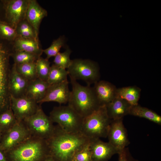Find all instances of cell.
<instances>
[{
    "label": "cell",
    "mask_w": 161,
    "mask_h": 161,
    "mask_svg": "<svg viewBox=\"0 0 161 161\" xmlns=\"http://www.w3.org/2000/svg\"><path fill=\"white\" fill-rule=\"evenodd\" d=\"M4 152L7 161H44L49 155L46 140L32 136Z\"/></svg>",
    "instance_id": "cell-2"
},
{
    "label": "cell",
    "mask_w": 161,
    "mask_h": 161,
    "mask_svg": "<svg viewBox=\"0 0 161 161\" xmlns=\"http://www.w3.org/2000/svg\"><path fill=\"white\" fill-rule=\"evenodd\" d=\"M49 117L53 123L67 132H80L83 118L68 105L54 107Z\"/></svg>",
    "instance_id": "cell-5"
},
{
    "label": "cell",
    "mask_w": 161,
    "mask_h": 161,
    "mask_svg": "<svg viewBox=\"0 0 161 161\" xmlns=\"http://www.w3.org/2000/svg\"><path fill=\"white\" fill-rule=\"evenodd\" d=\"M71 161H75V160H71Z\"/></svg>",
    "instance_id": "cell-38"
},
{
    "label": "cell",
    "mask_w": 161,
    "mask_h": 161,
    "mask_svg": "<svg viewBox=\"0 0 161 161\" xmlns=\"http://www.w3.org/2000/svg\"><path fill=\"white\" fill-rule=\"evenodd\" d=\"M72 86L68 105L83 118L89 115L101 106L93 88L83 86L77 80L70 78Z\"/></svg>",
    "instance_id": "cell-3"
},
{
    "label": "cell",
    "mask_w": 161,
    "mask_h": 161,
    "mask_svg": "<svg viewBox=\"0 0 161 161\" xmlns=\"http://www.w3.org/2000/svg\"><path fill=\"white\" fill-rule=\"evenodd\" d=\"M15 51H23L41 56L43 49L40 47L38 40L18 36L14 41Z\"/></svg>",
    "instance_id": "cell-20"
},
{
    "label": "cell",
    "mask_w": 161,
    "mask_h": 161,
    "mask_svg": "<svg viewBox=\"0 0 161 161\" xmlns=\"http://www.w3.org/2000/svg\"><path fill=\"white\" fill-rule=\"evenodd\" d=\"M90 146L92 161H108L113 155L118 154L109 143L104 142L100 138L90 139Z\"/></svg>",
    "instance_id": "cell-14"
},
{
    "label": "cell",
    "mask_w": 161,
    "mask_h": 161,
    "mask_svg": "<svg viewBox=\"0 0 161 161\" xmlns=\"http://www.w3.org/2000/svg\"><path fill=\"white\" fill-rule=\"evenodd\" d=\"M49 85L38 78L29 82L25 95L39 103L44 98Z\"/></svg>",
    "instance_id": "cell-19"
},
{
    "label": "cell",
    "mask_w": 161,
    "mask_h": 161,
    "mask_svg": "<svg viewBox=\"0 0 161 161\" xmlns=\"http://www.w3.org/2000/svg\"><path fill=\"white\" fill-rule=\"evenodd\" d=\"M141 90L136 86H130L117 89L116 97L125 100L132 106L138 104Z\"/></svg>",
    "instance_id": "cell-21"
},
{
    "label": "cell",
    "mask_w": 161,
    "mask_h": 161,
    "mask_svg": "<svg viewBox=\"0 0 161 161\" xmlns=\"http://www.w3.org/2000/svg\"><path fill=\"white\" fill-rule=\"evenodd\" d=\"M90 140L81 132H68L57 125L52 135L46 140L49 155L54 161H71Z\"/></svg>",
    "instance_id": "cell-1"
},
{
    "label": "cell",
    "mask_w": 161,
    "mask_h": 161,
    "mask_svg": "<svg viewBox=\"0 0 161 161\" xmlns=\"http://www.w3.org/2000/svg\"><path fill=\"white\" fill-rule=\"evenodd\" d=\"M129 114L143 118L157 124H161V116L147 108L137 105L132 106Z\"/></svg>",
    "instance_id": "cell-22"
},
{
    "label": "cell",
    "mask_w": 161,
    "mask_h": 161,
    "mask_svg": "<svg viewBox=\"0 0 161 161\" xmlns=\"http://www.w3.org/2000/svg\"><path fill=\"white\" fill-rule=\"evenodd\" d=\"M10 53L3 43L0 42V114L10 108L9 89Z\"/></svg>",
    "instance_id": "cell-8"
},
{
    "label": "cell",
    "mask_w": 161,
    "mask_h": 161,
    "mask_svg": "<svg viewBox=\"0 0 161 161\" xmlns=\"http://www.w3.org/2000/svg\"><path fill=\"white\" fill-rule=\"evenodd\" d=\"M18 122L10 108L0 114V131L3 133Z\"/></svg>",
    "instance_id": "cell-24"
},
{
    "label": "cell",
    "mask_w": 161,
    "mask_h": 161,
    "mask_svg": "<svg viewBox=\"0 0 161 161\" xmlns=\"http://www.w3.org/2000/svg\"><path fill=\"white\" fill-rule=\"evenodd\" d=\"M16 29L6 21L0 19V38L14 41L18 36Z\"/></svg>",
    "instance_id": "cell-29"
},
{
    "label": "cell",
    "mask_w": 161,
    "mask_h": 161,
    "mask_svg": "<svg viewBox=\"0 0 161 161\" xmlns=\"http://www.w3.org/2000/svg\"><path fill=\"white\" fill-rule=\"evenodd\" d=\"M29 81L17 71L16 64H13L10 69L9 89L10 96L18 98L25 95Z\"/></svg>",
    "instance_id": "cell-15"
},
{
    "label": "cell",
    "mask_w": 161,
    "mask_h": 161,
    "mask_svg": "<svg viewBox=\"0 0 161 161\" xmlns=\"http://www.w3.org/2000/svg\"><path fill=\"white\" fill-rule=\"evenodd\" d=\"M65 42L64 37H60L54 40L48 48L43 49V52L47 55L46 58L49 60L52 57H55L59 52L60 49L64 46Z\"/></svg>",
    "instance_id": "cell-31"
},
{
    "label": "cell",
    "mask_w": 161,
    "mask_h": 161,
    "mask_svg": "<svg viewBox=\"0 0 161 161\" xmlns=\"http://www.w3.org/2000/svg\"><path fill=\"white\" fill-rule=\"evenodd\" d=\"M67 80L61 83L49 85L44 98L39 102H55L60 104L68 103L71 91Z\"/></svg>",
    "instance_id": "cell-13"
},
{
    "label": "cell",
    "mask_w": 161,
    "mask_h": 161,
    "mask_svg": "<svg viewBox=\"0 0 161 161\" xmlns=\"http://www.w3.org/2000/svg\"><path fill=\"white\" fill-rule=\"evenodd\" d=\"M0 161H7L4 153L0 148Z\"/></svg>",
    "instance_id": "cell-34"
},
{
    "label": "cell",
    "mask_w": 161,
    "mask_h": 161,
    "mask_svg": "<svg viewBox=\"0 0 161 161\" xmlns=\"http://www.w3.org/2000/svg\"><path fill=\"white\" fill-rule=\"evenodd\" d=\"M38 104L25 95L18 98L10 96V108L18 122L23 121L35 114L39 106Z\"/></svg>",
    "instance_id": "cell-11"
},
{
    "label": "cell",
    "mask_w": 161,
    "mask_h": 161,
    "mask_svg": "<svg viewBox=\"0 0 161 161\" xmlns=\"http://www.w3.org/2000/svg\"><path fill=\"white\" fill-rule=\"evenodd\" d=\"M70 78L84 81L88 85L95 83L100 77L99 67L96 62L89 59H75L67 70Z\"/></svg>",
    "instance_id": "cell-6"
},
{
    "label": "cell",
    "mask_w": 161,
    "mask_h": 161,
    "mask_svg": "<svg viewBox=\"0 0 161 161\" xmlns=\"http://www.w3.org/2000/svg\"><path fill=\"white\" fill-rule=\"evenodd\" d=\"M16 69L18 72L29 81L38 78L35 62L16 64Z\"/></svg>",
    "instance_id": "cell-25"
},
{
    "label": "cell",
    "mask_w": 161,
    "mask_h": 161,
    "mask_svg": "<svg viewBox=\"0 0 161 161\" xmlns=\"http://www.w3.org/2000/svg\"><path fill=\"white\" fill-rule=\"evenodd\" d=\"M16 65L35 62L40 57L37 55L25 51H14L10 53Z\"/></svg>",
    "instance_id": "cell-27"
},
{
    "label": "cell",
    "mask_w": 161,
    "mask_h": 161,
    "mask_svg": "<svg viewBox=\"0 0 161 161\" xmlns=\"http://www.w3.org/2000/svg\"><path fill=\"white\" fill-rule=\"evenodd\" d=\"M44 161H54L53 158L49 155L47 157Z\"/></svg>",
    "instance_id": "cell-35"
},
{
    "label": "cell",
    "mask_w": 161,
    "mask_h": 161,
    "mask_svg": "<svg viewBox=\"0 0 161 161\" xmlns=\"http://www.w3.org/2000/svg\"><path fill=\"white\" fill-rule=\"evenodd\" d=\"M106 106L109 118L116 120L123 119L125 116L129 114L132 105L125 100L116 96Z\"/></svg>",
    "instance_id": "cell-18"
},
{
    "label": "cell",
    "mask_w": 161,
    "mask_h": 161,
    "mask_svg": "<svg viewBox=\"0 0 161 161\" xmlns=\"http://www.w3.org/2000/svg\"><path fill=\"white\" fill-rule=\"evenodd\" d=\"M23 121L31 136L46 140L52 135L55 129L53 123L40 105L35 114Z\"/></svg>",
    "instance_id": "cell-7"
},
{
    "label": "cell",
    "mask_w": 161,
    "mask_h": 161,
    "mask_svg": "<svg viewBox=\"0 0 161 161\" xmlns=\"http://www.w3.org/2000/svg\"><path fill=\"white\" fill-rule=\"evenodd\" d=\"M111 121L106 106H101L83 118L80 132L90 139L106 138Z\"/></svg>",
    "instance_id": "cell-4"
},
{
    "label": "cell",
    "mask_w": 161,
    "mask_h": 161,
    "mask_svg": "<svg viewBox=\"0 0 161 161\" xmlns=\"http://www.w3.org/2000/svg\"><path fill=\"white\" fill-rule=\"evenodd\" d=\"M68 73L66 69L53 64L50 67L47 82L49 85L57 84L67 80Z\"/></svg>",
    "instance_id": "cell-23"
},
{
    "label": "cell",
    "mask_w": 161,
    "mask_h": 161,
    "mask_svg": "<svg viewBox=\"0 0 161 161\" xmlns=\"http://www.w3.org/2000/svg\"><path fill=\"white\" fill-rule=\"evenodd\" d=\"M3 8L2 5V3H1V2L0 3V11H1V8Z\"/></svg>",
    "instance_id": "cell-36"
},
{
    "label": "cell",
    "mask_w": 161,
    "mask_h": 161,
    "mask_svg": "<svg viewBox=\"0 0 161 161\" xmlns=\"http://www.w3.org/2000/svg\"><path fill=\"white\" fill-rule=\"evenodd\" d=\"M71 53V50L68 48L64 52H59L54 57V64L60 67L67 69L72 63V60L70 58Z\"/></svg>",
    "instance_id": "cell-30"
},
{
    "label": "cell",
    "mask_w": 161,
    "mask_h": 161,
    "mask_svg": "<svg viewBox=\"0 0 161 161\" xmlns=\"http://www.w3.org/2000/svg\"><path fill=\"white\" fill-rule=\"evenodd\" d=\"M118 161H137L130 154L128 148L126 147L119 152Z\"/></svg>",
    "instance_id": "cell-33"
},
{
    "label": "cell",
    "mask_w": 161,
    "mask_h": 161,
    "mask_svg": "<svg viewBox=\"0 0 161 161\" xmlns=\"http://www.w3.org/2000/svg\"><path fill=\"white\" fill-rule=\"evenodd\" d=\"M123 119L111 120L107 136L108 142L116 149L118 153L130 143Z\"/></svg>",
    "instance_id": "cell-12"
},
{
    "label": "cell",
    "mask_w": 161,
    "mask_h": 161,
    "mask_svg": "<svg viewBox=\"0 0 161 161\" xmlns=\"http://www.w3.org/2000/svg\"><path fill=\"white\" fill-rule=\"evenodd\" d=\"M90 141L76 153L73 160L76 161H92Z\"/></svg>",
    "instance_id": "cell-32"
},
{
    "label": "cell",
    "mask_w": 161,
    "mask_h": 161,
    "mask_svg": "<svg viewBox=\"0 0 161 161\" xmlns=\"http://www.w3.org/2000/svg\"><path fill=\"white\" fill-rule=\"evenodd\" d=\"M29 0H1L6 22L15 29L18 23L26 19Z\"/></svg>",
    "instance_id": "cell-10"
},
{
    "label": "cell",
    "mask_w": 161,
    "mask_h": 161,
    "mask_svg": "<svg viewBox=\"0 0 161 161\" xmlns=\"http://www.w3.org/2000/svg\"><path fill=\"white\" fill-rule=\"evenodd\" d=\"M35 64L37 78L47 81L51 67L49 60L40 57L36 61Z\"/></svg>",
    "instance_id": "cell-28"
},
{
    "label": "cell",
    "mask_w": 161,
    "mask_h": 161,
    "mask_svg": "<svg viewBox=\"0 0 161 161\" xmlns=\"http://www.w3.org/2000/svg\"><path fill=\"white\" fill-rule=\"evenodd\" d=\"M31 136L23 121L18 122L13 127L2 133L0 148L4 151L12 149Z\"/></svg>",
    "instance_id": "cell-9"
},
{
    "label": "cell",
    "mask_w": 161,
    "mask_h": 161,
    "mask_svg": "<svg viewBox=\"0 0 161 161\" xmlns=\"http://www.w3.org/2000/svg\"><path fill=\"white\" fill-rule=\"evenodd\" d=\"M16 30L18 36L38 40L34 29L26 19L18 23Z\"/></svg>",
    "instance_id": "cell-26"
},
{
    "label": "cell",
    "mask_w": 161,
    "mask_h": 161,
    "mask_svg": "<svg viewBox=\"0 0 161 161\" xmlns=\"http://www.w3.org/2000/svg\"><path fill=\"white\" fill-rule=\"evenodd\" d=\"M94 84L93 87L100 106H106L116 97L117 89L111 83L100 80Z\"/></svg>",
    "instance_id": "cell-16"
},
{
    "label": "cell",
    "mask_w": 161,
    "mask_h": 161,
    "mask_svg": "<svg viewBox=\"0 0 161 161\" xmlns=\"http://www.w3.org/2000/svg\"><path fill=\"white\" fill-rule=\"evenodd\" d=\"M47 15V11L41 6L36 0H29L26 19L33 27L38 37L41 23Z\"/></svg>",
    "instance_id": "cell-17"
},
{
    "label": "cell",
    "mask_w": 161,
    "mask_h": 161,
    "mask_svg": "<svg viewBox=\"0 0 161 161\" xmlns=\"http://www.w3.org/2000/svg\"><path fill=\"white\" fill-rule=\"evenodd\" d=\"M2 135V133L1 132V131H0V142L1 138Z\"/></svg>",
    "instance_id": "cell-37"
}]
</instances>
